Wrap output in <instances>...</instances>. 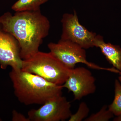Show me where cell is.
Here are the masks:
<instances>
[{
	"label": "cell",
	"instance_id": "4",
	"mask_svg": "<svg viewBox=\"0 0 121 121\" xmlns=\"http://www.w3.org/2000/svg\"><path fill=\"white\" fill-rule=\"evenodd\" d=\"M48 47L50 52L68 69H73L76 64L81 63L93 69L113 70V68H105L88 62L85 49L72 41L60 39L57 43H50Z\"/></svg>",
	"mask_w": 121,
	"mask_h": 121
},
{
	"label": "cell",
	"instance_id": "12",
	"mask_svg": "<svg viewBox=\"0 0 121 121\" xmlns=\"http://www.w3.org/2000/svg\"><path fill=\"white\" fill-rule=\"evenodd\" d=\"M106 105L103 106L99 111L91 115L84 120L85 121H108L113 117L114 114L107 108Z\"/></svg>",
	"mask_w": 121,
	"mask_h": 121
},
{
	"label": "cell",
	"instance_id": "11",
	"mask_svg": "<svg viewBox=\"0 0 121 121\" xmlns=\"http://www.w3.org/2000/svg\"><path fill=\"white\" fill-rule=\"evenodd\" d=\"M108 109L114 115L117 116L121 114V84L117 79L115 82L114 99Z\"/></svg>",
	"mask_w": 121,
	"mask_h": 121
},
{
	"label": "cell",
	"instance_id": "5",
	"mask_svg": "<svg viewBox=\"0 0 121 121\" xmlns=\"http://www.w3.org/2000/svg\"><path fill=\"white\" fill-rule=\"evenodd\" d=\"M61 21L62 31L60 39L73 42L85 49L94 47L97 35L79 23L75 11L73 14H64Z\"/></svg>",
	"mask_w": 121,
	"mask_h": 121
},
{
	"label": "cell",
	"instance_id": "2",
	"mask_svg": "<svg viewBox=\"0 0 121 121\" xmlns=\"http://www.w3.org/2000/svg\"><path fill=\"white\" fill-rule=\"evenodd\" d=\"M9 75L15 96L19 101L26 105H43L62 94V86L21 69H12Z\"/></svg>",
	"mask_w": 121,
	"mask_h": 121
},
{
	"label": "cell",
	"instance_id": "9",
	"mask_svg": "<svg viewBox=\"0 0 121 121\" xmlns=\"http://www.w3.org/2000/svg\"><path fill=\"white\" fill-rule=\"evenodd\" d=\"M94 47L99 48L109 63L115 69L121 71V48L119 46L106 43L102 36L97 35Z\"/></svg>",
	"mask_w": 121,
	"mask_h": 121
},
{
	"label": "cell",
	"instance_id": "14",
	"mask_svg": "<svg viewBox=\"0 0 121 121\" xmlns=\"http://www.w3.org/2000/svg\"><path fill=\"white\" fill-rule=\"evenodd\" d=\"M12 121H30L28 117H25L15 110L12 111Z\"/></svg>",
	"mask_w": 121,
	"mask_h": 121
},
{
	"label": "cell",
	"instance_id": "15",
	"mask_svg": "<svg viewBox=\"0 0 121 121\" xmlns=\"http://www.w3.org/2000/svg\"><path fill=\"white\" fill-rule=\"evenodd\" d=\"M114 121H121V114L117 116V117L113 119Z\"/></svg>",
	"mask_w": 121,
	"mask_h": 121
},
{
	"label": "cell",
	"instance_id": "17",
	"mask_svg": "<svg viewBox=\"0 0 121 121\" xmlns=\"http://www.w3.org/2000/svg\"><path fill=\"white\" fill-rule=\"evenodd\" d=\"M0 121H2V119L0 118Z\"/></svg>",
	"mask_w": 121,
	"mask_h": 121
},
{
	"label": "cell",
	"instance_id": "8",
	"mask_svg": "<svg viewBox=\"0 0 121 121\" xmlns=\"http://www.w3.org/2000/svg\"><path fill=\"white\" fill-rule=\"evenodd\" d=\"M23 60L20 56V48L17 39L5 31L0 25V66L6 69L8 66L12 69H21Z\"/></svg>",
	"mask_w": 121,
	"mask_h": 121
},
{
	"label": "cell",
	"instance_id": "1",
	"mask_svg": "<svg viewBox=\"0 0 121 121\" xmlns=\"http://www.w3.org/2000/svg\"><path fill=\"white\" fill-rule=\"evenodd\" d=\"M0 25L4 31L13 35L19 42L22 60L39 52L50 28L49 20L40 10L16 12L13 15L7 12L0 16Z\"/></svg>",
	"mask_w": 121,
	"mask_h": 121
},
{
	"label": "cell",
	"instance_id": "10",
	"mask_svg": "<svg viewBox=\"0 0 121 121\" xmlns=\"http://www.w3.org/2000/svg\"><path fill=\"white\" fill-rule=\"evenodd\" d=\"M49 0H18L12 6V9L15 12L40 10L41 5Z\"/></svg>",
	"mask_w": 121,
	"mask_h": 121
},
{
	"label": "cell",
	"instance_id": "6",
	"mask_svg": "<svg viewBox=\"0 0 121 121\" xmlns=\"http://www.w3.org/2000/svg\"><path fill=\"white\" fill-rule=\"evenodd\" d=\"M71 105L62 95L43 104L40 108L28 111L30 121H60L69 119L72 114Z\"/></svg>",
	"mask_w": 121,
	"mask_h": 121
},
{
	"label": "cell",
	"instance_id": "13",
	"mask_svg": "<svg viewBox=\"0 0 121 121\" xmlns=\"http://www.w3.org/2000/svg\"><path fill=\"white\" fill-rule=\"evenodd\" d=\"M90 112V109L84 102H82L79 104L77 112L72 114L68 119L69 121H82L87 117Z\"/></svg>",
	"mask_w": 121,
	"mask_h": 121
},
{
	"label": "cell",
	"instance_id": "7",
	"mask_svg": "<svg viewBox=\"0 0 121 121\" xmlns=\"http://www.w3.org/2000/svg\"><path fill=\"white\" fill-rule=\"evenodd\" d=\"M95 82L90 71L84 67H78L71 69L69 77L62 86L73 93L74 100H78L95 93Z\"/></svg>",
	"mask_w": 121,
	"mask_h": 121
},
{
	"label": "cell",
	"instance_id": "16",
	"mask_svg": "<svg viewBox=\"0 0 121 121\" xmlns=\"http://www.w3.org/2000/svg\"><path fill=\"white\" fill-rule=\"evenodd\" d=\"M119 73L120 74V76L118 77V80L120 83H121V71H120L119 72Z\"/></svg>",
	"mask_w": 121,
	"mask_h": 121
},
{
	"label": "cell",
	"instance_id": "3",
	"mask_svg": "<svg viewBox=\"0 0 121 121\" xmlns=\"http://www.w3.org/2000/svg\"><path fill=\"white\" fill-rule=\"evenodd\" d=\"M21 69L60 86L64 84L71 70L66 67L51 52L39 51L29 58L23 60Z\"/></svg>",
	"mask_w": 121,
	"mask_h": 121
}]
</instances>
